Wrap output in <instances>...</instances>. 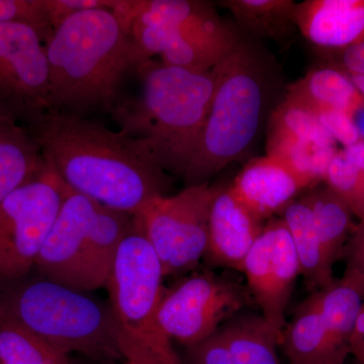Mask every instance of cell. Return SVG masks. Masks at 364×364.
Instances as JSON below:
<instances>
[{"label":"cell","mask_w":364,"mask_h":364,"mask_svg":"<svg viewBox=\"0 0 364 364\" xmlns=\"http://www.w3.org/2000/svg\"><path fill=\"white\" fill-rule=\"evenodd\" d=\"M43 160L74 193L138 215L169 196L171 179L145 144L72 112L49 109L26 124Z\"/></svg>","instance_id":"cell-1"},{"label":"cell","mask_w":364,"mask_h":364,"mask_svg":"<svg viewBox=\"0 0 364 364\" xmlns=\"http://www.w3.org/2000/svg\"><path fill=\"white\" fill-rule=\"evenodd\" d=\"M215 86L186 186L208 179L253 150L277 102L282 78L277 62L257 40L242 35L214 68Z\"/></svg>","instance_id":"cell-2"},{"label":"cell","mask_w":364,"mask_h":364,"mask_svg":"<svg viewBox=\"0 0 364 364\" xmlns=\"http://www.w3.org/2000/svg\"><path fill=\"white\" fill-rule=\"evenodd\" d=\"M45 47L51 109L80 116L98 109L112 112L124 77L149 61L111 9L73 14L53 31Z\"/></svg>","instance_id":"cell-3"},{"label":"cell","mask_w":364,"mask_h":364,"mask_svg":"<svg viewBox=\"0 0 364 364\" xmlns=\"http://www.w3.org/2000/svg\"><path fill=\"white\" fill-rule=\"evenodd\" d=\"M136 74L140 95L112 112L119 131L145 144L167 173L183 177L210 111L214 69L196 73L152 59Z\"/></svg>","instance_id":"cell-4"},{"label":"cell","mask_w":364,"mask_h":364,"mask_svg":"<svg viewBox=\"0 0 364 364\" xmlns=\"http://www.w3.org/2000/svg\"><path fill=\"white\" fill-rule=\"evenodd\" d=\"M0 316L65 353L123 364L109 303L38 274L0 280Z\"/></svg>","instance_id":"cell-5"},{"label":"cell","mask_w":364,"mask_h":364,"mask_svg":"<svg viewBox=\"0 0 364 364\" xmlns=\"http://www.w3.org/2000/svg\"><path fill=\"white\" fill-rule=\"evenodd\" d=\"M164 277L161 262L135 215L105 284L124 364H181L173 342L157 324Z\"/></svg>","instance_id":"cell-6"},{"label":"cell","mask_w":364,"mask_h":364,"mask_svg":"<svg viewBox=\"0 0 364 364\" xmlns=\"http://www.w3.org/2000/svg\"><path fill=\"white\" fill-rule=\"evenodd\" d=\"M254 303L240 280L210 270L191 273L165 287L157 324L170 341L191 346Z\"/></svg>","instance_id":"cell-7"},{"label":"cell","mask_w":364,"mask_h":364,"mask_svg":"<svg viewBox=\"0 0 364 364\" xmlns=\"http://www.w3.org/2000/svg\"><path fill=\"white\" fill-rule=\"evenodd\" d=\"M66 193L65 184L46 165L0 203V280L31 274Z\"/></svg>","instance_id":"cell-8"},{"label":"cell","mask_w":364,"mask_h":364,"mask_svg":"<svg viewBox=\"0 0 364 364\" xmlns=\"http://www.w3.org/2000/svg\"><path fill=\"white\" fill-rule=\"evenodd\" d=\"M214 193L208 183L186 186L176 195L152 200L136 215L165 277L193 272L205 258Z\"/></svg>","instance_id":"cell-9"},{"label":"cell","mask_w":364,"mask_h":364,"mask_svg":"<svg viewBox=\"0 0 364 364\" xmlns=\"http://www.w3.org/2000/svg\"><path fill=\"white\" fill-rule=\"evenodd\" d=\"M45 41L31 26L0 23V112L25 124L51 109Z\"/></svg>","instance_id":"cell-10"},{"label":"cell","mask_w":364,"mask_h":364,"mask_svg":"<svg viewBox=\"0 0 364 364\" xmlns=\"http://www.w3.org/2000/svg\"><path fill=\"white\" fill-rule=\"evenodd\" d=\"M261 315L282 338L286 312L301 268L289 230L282 218L264 225L242 267Z\"/></svg>","instance_id":"cell-11"},{"label":"cell","mask_w":364,"mask_h":364,"mask_svg":"<svg viewBox=\"0 0 364 364\" xmlns=\"http://www.w3.org/2000/svg\"><path fill=\"white\" fill-rule=\"evenodd\" d=\"M97 205L67 188L65 200L36 261L33 269L38 274L85 293L100 289L90 253V228Z\"/></svg>","instance_id":"cell-12"},{"label":"cell","mask_w":364,"mask_h":364,"mask_svg":"<svg viewBox=\"0 0 364 364\" xmlns=\"http://www.w3.org/2000/svg\"><path fill=\"white\" fill-rule=\"evenodd\" d=\"M279 347V335L261 313L245 309L178 353L181 364H282Z\"/></svg>","instance_id":"cell-13"},{"label":"cell","mask_w":364,"mask_h":364,"mask_svg":"<svg viewBox=\"0 0 364 364\" xmlns=\"http://www.w3.org/2000/svg\"><path fill=\"white\" fill-rule=\"evenodd\" d=\"M263 221L252 214L229 188H215L208 218V267L240 272L262 232Z\"/></svg>","instance_id":"cell-14"},{"label":"cell","mask_w":364,"mask_h":364,"mask_svg":"<svg viewBox=\"0 0 364 364\" xmlns=\"http://www.w3.org/2000/svg\"><path fill=\"white\" fill-rule=\"evenodd\" d=\"M240 36L214 9H205L177 26L173 42L160 58L165 65L205 73L231 52Z\"/></svg>","instance_id":"cell-15"},{"label":"cell","mask_w":364,"mask_h":364,"mask_svg":"<svg viewBox=\"0 0 364 364\" xmlns=\"http://www.w3.org/2000/svg\"><path fill=\"white\" fill-rule=\"evenodd\" d=\"M230 188L263 222L282 215L304 191H308L286 163L269 155L248 160Z\"/></svg>","instance_id":"cell-16"},{"label":"cell","mask_w":364,"mask_h":364,"mask_svg":"<svg viewBox=\"0 0 364 364\" xmlns=\"http://www.w3.org/2000/svg\"><path fill=\"white\" fill-rule=\"evenodd\" d=\"M296 28L322 52L364 42V0H306L296 4Z\"/></svg>","instance_id":"cell-17"},{"label":"cell","mask_w":364,"mask_h":364,"mask_svg":"<svg viewBox=\"0 0 364 364\" xmlns=\"http://www.w3.org/2000/svg\"><path fill=\"white\" fill-rule=\"evenodd\" d=\"M280 348L289 364H344L348 355L327 331L316 291L299 304L284 326Z\"/></svg>","instance_id":"cell-18"},{"label":"cell","mask_w":364,"mask_h":364,"mask_svg":"<svg viewBox=\"0 0 364 364\" xmlns=\"http://www.w3.org/2000/svg\"><path fill=\"white\" fill-rule=\"evenodd\" d=\"M45 166L25 124L0 112V203L39 176Z\"/></svg>","instance_id":"cell-19"},{"label":"cell","mask_w":364,"mask_h":364,"mask_svg":"<svg viewBox=\"0 0 364 364\" xmlns=\"http://www.w3.org/2000/svg\"><path fill=\"white\" fill-rule=\"evenodd\" d=\"M293 240L301 268V275L309 291L315 293L333 282V261L320 236L312 213L301 196L280 215Z\"/></svg>","instance_id":"cell-20"},{"label":"cell","mask_w":364,"mask_h":364,"mask_svg":"<svg viewBox=\"0 0 364 364\" xmlns=\"http://www.w3.org/2000/svg\"><path fill=\"white\" fill-rule=\"evenodd\" d=\"M287 92L313 109H339L354 117L364 109V97L349 75L332 65L316 67L287 86Z\"/></svg>","instance_id":"cell-21"},{"label":"cell","mask_w":364,"mask_h":364,"mask_svg":"<svg viewBox=\"0 0 364 364\" xmlns=\"http://www.w3.org/2000/svg\"><path fill=\"white\" fill-rule=\"evenodd\" d=\"M229 9L245 37L286 42L296 30L294 0H226Z\"/></svg>","instance_id":"cell-22"},{"label":"cell","mask_w":364,"mask_h":364,"mask_svg":"<svg viewBox=\"0 0 364 364\" xmlns=\"http://www.w3.org/2000/svg\"><path fill=\"white\" fill-rule=\"evenodd\" d=\"M316 293L321 315L333 341L340 350L350 353L352 333L363 306V284L346 273L338 284L332 282Z\"/></svg>","instance_id":"cell-23"},{"label":"cell","mask_w":364,"mask_h":364,"mask_svg":"<svg viewBox=\"0 0 364 364\" xmlns=\"http://www.w3.org/2000/svg\"><path fill=\"white\" fill-rule=\"evenodd\" d=\"M301 196L310 208L318 236L334 263L349 234L355 229L352 221L353 213L326 184H318Z\"/></svg>","instance_id":"cell-24"},{"label":"cell","mask_w":364,"mask_h":364,"mask_svg":"<svg viewBox=\"0 0 364 364\" xmlns=\"http://www.w3.org/2000/svg\"><path fill=\"white\" fill-rule=\"evenodd\" d=\"M70 356L0 316V364H69Z\"/></svg>","instance_id":"cell-25"},{"label":"cell","mask_w":364,"mask_h":364,"mask_svg":"<svg viewBox=\"0 0 364 364\" xmlns=\"http://www.w3.org/2000/svg\"><path fill=\"white\" fill-rule=\"evenodd\" d=\"M267 127V136L272 138L337 144L318 123L313 109L287 92L273 109Z\"/></svg>","instance_id":"cell-26"},{"label":"cell","mask_w":364,"mask_h":364,"mask_svg":"<svg viewBox=\"0 0 364 364\" xmlns=\"http://www.w3.org/2000/svg\"><path fill=\"white\" fill-rule=\"evenodd\" d=\"M324 183L347 203L360 222L364 221V177L343 150L337 151L333 157Z\"/></svg>","instance_id":"cell-27"},{"label":"cell","mask_w":364,"mask_h":364,"mask_svg":"<svg viewBox=\"0 0 364 364\" xmlns=\"http://www.w3.org/2000/svg\"><path fill=\"white\" fill-rule=\"evenodd\" d=\"M0 23H16L35 28L45 43L53 32L45 0H0Z\"/></svg>","instance_id":"cell-28"},{"label":"cell","mask_w":364,"mask_h":364,"mask_svg":"<svg viewBox=\"0 0 364 364\" xmlns=\"http://www.w3.org/2000/svg\"><path fill=\"white\" fill-rule=\"evenodd\" d=\"M313 111L323 129L334 139L335 142L341 143L344 148L364 139L355 117L348 112L333 109H317Z\"/></svg>","instance_id":"cell-29"},{"label":"cell","mask_w":364,"mask_h":364,"mask_svg":"<svg viewBox=\"0 0 364 364\" xmlns=\"http://www.w3.org/2000/svg\"><path fill=\"white\" fill-rule=\"evenodd\" d=\"M116 0H45L46 11L53 31L79 11L114 9Z\"/></svg>","instance_id":"cell-30"},{"label":"cell","mask_w":364,"mask_h":364,"mask_svg":"<svg viewBox=\"0 0 364 364\" xmlns=\"http://www.w3.org/2000/svg\"><path fill=\"white\" fill-rule=\"evenodd\" d=\"M333 65L349 76H364V42L349 46L338 51L323 52Z\"/></svg>","instance_id":"cell-31"},{"label":"cell","mask_w":364,"mask_h":364,"mask_svg":"<svg viewBox=\"0 0 364 364\" xmlns=\"http://www.w3.org/2000/svg\"><path fill=\"white\" fill-rule=\"evenodd\" d=\"M348 274L360 280L364 287V221L356 225L348 246Z\"/></svg>","instance_id":"cell-32"},{"label":"cell","mask_w":364,"mask_h":364,"mask_svg":"<svg viewBox=\"0 0 364 364\" xmlns=\"http://www.w3.org/2000/svg\"><path fill=\"white\" fill-rule=\"evenodd\" d=\"M344 154L348 158L349 161L356 167L364 177V139L359 142L344 148Z\"/></svg>","instance_id":"cell-33"},{"label":"cell","mask_w":364,"mask_h":364,"mask_svg":"<svg viewBox=\"0 0 364 364\" xmlns=\"http://www.w3.org/2000/svg\"><path fill=\"white\" fill-rule=\"evenodd\" d=\"M69 364H107L104 363H100V361L95 360V359H91L88 358H85V356L77 355V354H74L73 356H70V363Z\"/></svg>","instance_id":"cell-34"},{"label":"cell","mask_w":364,"mask_h":364,"mask_svg":"<svg viewBox=\"0 0 364 364\" xmlns=\"http://www.w3.org/2000/svg\"><path fill=\"white\" fill-rule=\"evenodd\" d=\"M351 352L358 359V364H364V341L352 348Z\"/></svg>","instance_id":"cell-35"},{"label":"cell","mask_w":364,"mask_h":364,"mask_svg":"<svg viewBox=\"0 0 364 364\" xmlns=\"http://www.w3.org/2000/svg\"><path fill=\"white\" fill-rule=\"evenodd\" d=\"M349 77L364 97V76H349Z\"/></svg>","instance_id":"cell-36"},{"label":"cell","mask_w":364,"mask_h":364,"mask_svg":"<svg viewBox=\"0 0 364 364\" xmlns=\"http://www.w3.org/2000/svg\"><path fill=\"white\" fill-rule=\"evenodd\" d=\"M361 312L364 313V303H363V306H361Z\"/></svg>","instance_id":"cell-37"},{"label":"cell","mask_w":364,"mask_h":364,"mask_svg":"<svg viewBox=\"0 0 364 364\" xmlns=\"http://www.w3.org/2000/svg\"><path fill=\"white\" fill-rule=\"evenodd\" d=\"M356 364H358V363H356Z\"/></svg>","instance_id":"cell-38"},{"label":"cell","mask_w":364,"mask_h":364,"mask_svg":"<svg viewBox=\"0 0 364 364\" xmlns=\"http://www.w3.org/2000/svg\"><path fill=\"white\" fill-rule=\"evenodd\" d=\"M287 364H289V363H287Z\"/></svg>","instance_id":"cell-39"},{"label":"cell","mask_w":364,"mask_h":364,"mask_svg":"<svg viewBox=\"0 0 364 364\" xmlns=\"http://www.w3.org/2000/svg\"><path fill=\"white\" fill-rule=\"evenodd\" d=\"M124 364V363H123Z\"/></svg>","instance_id":"cell-40"}]
</instances>
